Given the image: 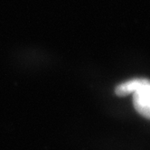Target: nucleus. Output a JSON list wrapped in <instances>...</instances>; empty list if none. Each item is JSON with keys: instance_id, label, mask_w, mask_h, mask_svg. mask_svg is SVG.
Returning a JSON list of instances; mask_svg holds the SVG:
<instances>
[{"instance_id": "2", "label": "nucleus", "mask_w": 150, "mask_h": 150, "mask_svg": "<svg viewBox=\"0 0 150 150\" xmlns=\"http://www.w3.org/2000/svg\"><path fill=\"white\" fill-rule=\"evenodd\" d=\"M148 82H150V81L146 79H135L128 81L120 84L119 86H117L115 89V93L117 96H125L136 91L138 88H140L141 86Z\"/></svg>"}, {"instance_id": "1", "label": "nucleus", "mask_w": 150, "mask_h": 150, "mask_svg": "<svg viewBox=\"0 0 150 150\" xmlns=\"http://www.w3.org/2000/svg\"><path fill=\"white\" fill-rule=\"evenodd\" d=\"M133 103L139 114L150 120V82L134 91Z\"/></svg>"}]
</instances>
